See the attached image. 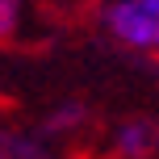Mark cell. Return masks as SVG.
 <instances>
[{"label":"cell","instance_id":"cell-2","mask_svg":"<svg viewBox=\"0 0 159 159\" xmlns=\"http://www.w3.org/2000/svg\"><path fill=\"white\" fill-rule=\"evenodd\" d=\"M113 143H117L121 159H147V155H155V147H159V130L151 121H126Z\"/></svg>","mask_w":159,"mask_h":159},{"label":"cell","instance_id":"cell-1","mask_svg":"<svg viewBox=\"0 0 159 159\" xmlns=\"http://www.w3.org/2000/svg\"><path fill=\"white\" fill-rule=\"evenodd\" d=\"M101 25L121 46L159 55V0H109L101 8Z\"/></svg>","mask_w":159,"mask_h":159},{"label":"cell","instance_id":"cell-4","mask_svg":"<svg viewBox=\"0 0 159 159\" xmlns=\"http://www.w3.org/2000/svg\"><path fill=\"white\" fill-rule=\"evenodd\" d=\"M21 4L25 0H0V38H8L21 25Z\"/></svg>","mask_w":159,"mask_h":159},{"label":"cell","instance_id":"cell-5","mask_svg":"<svg viewBox=\"0 0 159 159\" xmlns=\"http://www.w3.org/2000/svg\"><path fill=\"white\" fill-rule=\"evenodd\" d=\"M0 159H8V155H4V147H0Z\"/></svg>","mask_w":159,"mask_h":159},{"label":"cell","instance_id":"cell-3","mask_svg":"<svg viewBox=\"0 0 159 159\" xmlns=\"http://www.w3.org/2000/svg\"><path fill=\"white\" fill-rule=\"evenodd\" d=\"M84 117H88V109H84V105H63V109H55V113H50L46 130H71V126H80Z\"/></svg>","mask_w":159,"mask_h":159}]
</instances>
